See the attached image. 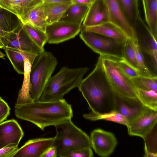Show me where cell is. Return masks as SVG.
<instances>
[{
  "label": "cell",
  "instance_id": "obj_31",
  "mask_svg": "<svg viewBox=\"0 0 157 157\" xmlns=\"http://www.w3.org/2000/svg\"><path fill=\"white\" fill-rule=\"evenodd\" d=\"M133 44L136 53L137 69L141 76L151 77L153 75L147 66L144 54L141 51L136 39L133 40Z\"/></svg>",
  "mask_w": 157,
  "mask_h": 157
},
{
  "label": "cell",
  "instance_id": "obj_10",
  "mask_svg": "<svg viewBox=\"0 0 157 157\" xmlns=\"http://www.w3.org/2000/svg\"><path fill=\"white\" fill-rule=\"evenodd\" d=\"M91 147L101 157H108L113 152L117 143L114 135L101 129L93 130L90 137Z\"/></svg>",
  "mask_w": 157,
  "mask_h": 157
},
{
  "label": "cell",
  "instance_id": "obj_24",
  "mask_svg": "<svg viewBox=\"0 0 157 157\" xmlns=\"http://www.w3.org/2000/svg\"><path fill=\"white\" fill-rule=\"evenodd\" d=\"M71 3H43L45 17L48 25L60 21Z\"/></svg>",
  "mask_w": 157,
  "mask_h": 157
},
{
  "label": "cell",
  "instance_id": "obj_20",
  "mask_svg": "<svg viewBox=\"0 0 157 157\" xmlns=\"http://www.w3.org/2000/svg\"><path fill=\"white\" fill-rule=\"evenodd\" d=\"M40 0H0V7L15 15L20 21L36 3Z\"/></svg>",
  "mask_w": 157,
  "mask_h": 157
},
{
  "label": "cell",
  "instance_id": "obj_21",
  "mask_svg": "<svg viewBox=\"0 0 157 157\" xmlns=\"http://www.w3.org/2000/svg\"><path fill=\"white\" fill-rule=\"evenodd\" d=\"M82 26L86 31L111 38L122 43H124L128 38L121 30L109 22L89 27Z\"/></svg>",
  "mask_w": 157,
  "mask_h": 157
},
{
  "label": "cell",
  "instance_id": "obj_42",
  "mask_svg": "<svg viewBox=\"0 0 157 157\" xmlns=\"http://www.w3.org/2000/svg\"><path fill=\"white\" fill-rule=\"evenodd\" d=\"M92 2L91 0H72V3L80 4L90 5Z\"/></svg>",
  "mask_w": 157,
  "mask_h": 157
},
{
  "label": "cell",
  "instance_id": "obj_32",
  "mask_svg": "<svg viewBox=\"0 0 157 157\" xmlns=\"http://www.w3.org/2000/svg\"><path fill=\"white\" fill-rule=\"evenodd\" d=\"M144 151L157 154V124L143 138Z\"/></svg>",
  "mask_w": 157,
  "mask_h": 157
},
{
  "label": "cell",
  "instance_id": "obj_9",
  "mask_svg": "<svg viewBox=\"0 0 157 157\" xmlns=\"http://www.w3.org/2000/svg\"><path fill=\"white\" fill-rule=\"evenodd\" d=\"M82 24L60 20L48 25L45 33L47 43L58 44L73 38L80 32Z\"/></svg>",
  "mask_w": 157,
  "mask_h": 157
},
{
  "label": "cell",
  "instance_id": "obj_34",
  "mask_svg": "<svg viewBox=\"0 0 157 157\" xmlns=\"http://www.w3.org/2000/svg\"><path fill=\"white\" fill-rule=\"evenodd\" d=\"M118 61L122 71L130 79L141 76L136 69L127 63L124 59H118Z\"/></svg>",
  "mask_w": 157,
  "mask_h": 157
},
{
  "label": "cell",
  "instance_id": "obj_39",
  "mask_svg": "<svg viewBox=\"0 0 157 157\" xmlns=\"http://www.w3.org/2000/svg\"><path fill=\"white\" fill-rule=\"evenodd\" d=\"M57 156V150L54 146H52L45 151L41 157H56Z\"/></svg>",
  "mask_w": 157,
  "mask_h": 157
},
{
  "label": "cell",
  "instance_id": "obj_12",
  "mask_svg": "<svg viewBox=\"0 0 157 157\" xmlns=\"http://www.w3.org/2000/svg\"><path fill=\"white\" fill-rule=\"evenodd\" d=\"M145 108L137 98L124 97L115 91L114 111L124 116L128 124L140 114Z\"/></svg>",
  "mask_w": 157,
  "mask_h": 157
},
{
  "label": "cell",
  "instance_id": "obj_14",
  "mask_svg": "<svg viewBox=\"0 0 157 157\" xmlns=\"http://www.w3.org/2000/svg\"><path fill=\"white\" fill-rule=\"evenodd\" d=\"M54 137L30 140L20 148L13 157H41L45 151L53 145Z\"/></svg>",
  "mask_w": 157,
  "mask_h": 157
},
{
  "label": "cell",
  "instance_id": "obj_3",
  "mask_svg": "<svg viewBox=\"0 0 157 157\" xmlns=\"http://www.w3.org/2000/svg\"><path fill=\"white\" fill-rule=\"evenodd\" d=\"M88 70L87 67L70 68L63 67L51 77L39 100L54 101L63 99L65 94L78 87Z\"/></svg>",
  "mask_w": 157,
  "mask_h": 157
},
{
  "label": "cell",
  "instance_id": "obj_28",
  "mask_svg": "<svg viewBox=\"0 0 157 157\" xmlns=\"http://www.w3.org/2000/svg\"><path fill=\"white\" fill-rule=\"evenodd\" d=\"M137 98L146 107L157 111V92L136 89Z\"/></svg>",
  "mask_w": 157,
  "mask_h": 157
},
{
  "label": "cell",
  "instance_id": "obj_17",
  "mask_svg": "<svg viewBox=\"0 0 157 157\" xmlns=\"http://www.w3.org/2000/svg\"><path fill=\"white\" fill-rule=\"evenodd\" d=\"M108 22V12L104 0H94L90 5L82 25L89 27Z\"/></svg>",
  "mask_w": 157,
  "mask_h": 157
},
{
  "label": "cell",
  "instance_id": "obj_18",
  "mask_svg": "<svg viewBox=\"0 0 157 157\" xmlns=\"http://www.w3.org/2000/svg\"><path fill=\"white\" fill-rule=\"evenodd\" d=\"M21 25H27L45 32L46 21L43 2L40 1L32 6L20 21Z\"/></svg>",
  "mask_w": 157,
  "mask_h": 157
},
{
  "label": "cell",
  "instance_id": "obj_36",
  "mask_svg": "<svg viewBox=\"0 0 157 157\" xmlns=\"http://www.w3.org/2000/svg\"><path fill=\"white\" fill-rule=\"evenodd\" d=\"M0 27L5 30L10 32L15 31L18 28V26L14 25L12 23L10 18L7 15L0 12Z\"/></svg>",
  "mask_w": 157,
  "mask_h": 157
},
{
  "label": "cell",
  "instance_id": "obj_37",
  "mask_svg": "<svg viewBox=\"0 0 157 157\" xmlns=\"http://www.w3.org/2000/svg\"><path fill=\"white\" fill-rule=\"evenodd\" d=\"M18 145L10 144L0 149V157H13L18 149Z\"/></svg>",
  "mask_w": 157,
  "mask_h": 157
},
{
  "label": "cell",
  "instance_id": "obj_41",
  "mask_svg": "<svg viewBox=\"0 0 157 157\" xmlns=\"http://www.w3.org/2000/svg\"><path fill=\"white\" fill-rule=\"evenodd\" d=\"M72 0H46L43 2L44 3H72Z\"/></svg>",
  "mask_w": 157,
  "mask_h": 157
},
{
  "label": "cell",
  "instance_id": "obj_43",
  "mask_svg": "<svg viewBox=\"0 0 157 157\" xmlns=\"http://www.w3.org/2000/svg\"><path fill=\"white\" fill-rule=\"evenodd\" d=\"M5 44L2 40L0 39V48H3L5 47Z\"/></svg>",
  "mask_w": 157,
  "mask_h": 157
},
{
  "label": "cell",
  "instance_id": "obj_25",
  "mask_svg": "<svg viewBox=\"0 0 157 157\" xmlns=\"http://www.w3.org/2000/svg\"><path fill=\"white\" fill-rule=\"evenodd\" d=\"M90 5L71 3L60 20L82 24Z\"/></svg>",
  "mask_w": 157,
  "mask_h": 157
},
{
  "label": "cell",
  "instance_id": "obj_45",
  "mask_svg": "<svg viewBox=\"0 0 157 157\" xmlns=\"http://www.w3.org/2000/svg\"><path fill=\"white\" fill-rule=\"evenodd\" d=\"M41 1H42L43 2H44L46 1V0H40Z\"/></svg>",
  "mask_w": 157,
  "mask_h": 157
},
{
  "label": "cell",
  "instance_id": "obj_7",
  "mask_svg": "<svg viewBox=\"0 0 157 157\" xmlns=\"http://www.w3.org/2000/svg\"><path fill=\"white\" fill-rule=\"evenodd\" d=\"M118 60L116 58L103 56V66L114 90L124 97L137 98L131 79L122 71Z\"/></svg>",
  "mask_w": 157,
  "mask_h": 157
},
{
  "label": "cell",
  "instance_id": "obj_1",
  "mask_svg": "<svg viewBox=\"0 0 157 157\" xmlns=\"http://www.w3.org/2000/svg\"><path fill=\"white\" fill-rule=\"evenodd\" d=\"M100 55L93 71L82 79L78 87L91 110L103 114L114 111L115 91L105 70Z\"/></svg>",
  "mask_w": 157,
  "mask_h": 157
},
{
  "label": "cell",
  "instance_id": "obj_23",
  "mask_svg": "<svg viewBox=\"0 0 157 157\" xmlns=\"http://www.w3.org/2000/svg\"><path fill=\"white\" fill-rule=\"evenodd\" d=\"M147 26L155 37L157 38V0H142Z\"/></svg>",
  "mask_w": 157,
  "mask_h": 157
},
{
  "label": "cell",
  "instance_id": "obj_8",
  "mask_svg": "<svg viewBox=\"0 0 157 157\" xmlns=\"http://www.w3.org/2000/svg\"><path fill=\"white\" fill-rule=\"evenodd\" d=\"M136 38L143 53L149 57L152 66L156 72L157 69V39L147 26L139 16L133 27Z\"/></svg>",
  "mask_w": 157,
  "mask_h": 157
},
{
  "label": "cell",
  "instance_id": "obj_2",
  "mask_svg": "<svg viewBox=\"0 0 157 157\" xmlns=\"http://www.w3.org/2000/svg\"><path fill=\"white\" fill-rule=\"evenodd\" d=\"M15 114L18 119L30 122L44 131L45 128L55 126L71 119L73 112L71 105L64 99L54 101L39 100L15 105Z\"/></svg>",
  "mask_w": 157,
  "mask_h": 157
},
{
  "label": "cell",
  "instance_id": "obj_15",
  "mask_svg": "<svg viewBox=\"0 0 157 157\" xmlns=\"http://www.w3.org/2000/svg\"><path fill=\"white\" fill-rule=\"evenodd\" d=\"M24 135L21 127L14 119L0 123V149L10 144L18 145Z\"/></svg>",
  "mask_w": 157,
  "mask_h": 157
},
{
  "label": "cell",
  "instance_id": "obj_16",
  "mask_svg": "<svg viewBox=\"0 0 157 157\" xmlns=\"http://www.w3.org/2000/svg\"><path fill=\"white\" fill-rule=\"evenodd\" d=\"M17 30L4 43L5 46L38 54L44 51L32 40L21 27Z\"/></svg>",
  "mask_w": 157,
  "mask_h": 157
},
{
  "label": "cell",
  "instance_id": "obj_47",
  "mask_svg": "<svg viewBox=\"0 0 157 157\" xmlns=\"http://www.w3.org/2000/svg\"><path fill=\"white\" fill-rule=\"evenodd\" d=\"M92 2H93L94 0H91Z\"/></svg>",
  "mask_w": 157,
  "mask_h": 157
},
{
  "label": "cell",
  "instance_id": "obj_44",
  "mask_svg": "<svg viewBox=\"0 0 157 157\" xmlns=\"http://www.w3.org/2000/svg\"><path fill=\"white\" fill-rule=\"evenodd\" d=\"M5 56V55L2 53L0 50V58L5 59L4 58Z\"/></svg>",
  "mask_w": 157,
  "mask_h": 157
},
{
  "label": "cell",
  "instance_id": "obj_40",
  "mask_svg": "<svg viewBox=\"0 0 157 157\" xmlns=\"http://www.w3.org/2000/svg\"><path fill=\"white\" fill-rule=\"evenodd\" d=\"M15 31H7L4 30L0 27V39L4 44L11 35Z\"/></svg>",
  "mask_w": 157,
  "mask_h": 157
},
{
  "label": "cell",
  "instance_id": "obj_38",
  "mask_svg": "<svg viewBox=\"0 0 157 157\" xmlns=\"http://www.w3.org/2000/svg\"><path fill=\"white\" fill-rule=\"evenodd\" d=\"M10 110L7 103L0 97V123L6 119L10 114Z\"/></svg>",
  "mask_w": 157,
  "mask_h": 157
},
{
  "label": "cell",
  "instance_id": "obj_35",
  "mask_svg": "<svg viewBox=\"0 0 157 157\" xmlns=\"http://www.w3.org/2000/svg\"><path fill=\"white\" fill-rule=\"evenodd\" d=\"M93 153L91 147L74 150L62 154L61 157H92Z\"/></svg>",
  "mask_w": 157,
  "mask_h": 157
},
{
  "label": "cell",
  "instance_id": "obj_4",
  "mask_svg": "<svg viewBox=\"0 0 157 157\" xmlns=\"http://www.w3.org/2000/svg\"><path fill=\"white\" fill-rule=\"evenodd\" d=\"M55 127L56 135L52 146L56 148L58 156L71 150L91 147L90 137L76 126L71 119Z\"/></svg>",
  "mask_w": 157,
  "mask_h": 157
},
{
  "label": "cell",
  "instance_id": "obj_5",
  "mask_svg": "<svg viewBox=\"0 0 157 157\" xmlns=\"http://www.w3.org/2000/svg\"><path fill=\"white\" fill-rule=\"evenodd\" d=\"M57 64L56 58L49 52L44 51L35 58L30 74V94L33 101L40 99Z\"/></svg>",
  "mask_w": 157,
  "mask_h": 157
},
{
  "label": "cell",
  "instance_id": "obj_13",
  "mask_svg": "<svg viewBox=\"0 0 157 157\" xmlns=\"http://www.w3.org/2000/svg\"><path fill=\"white\" fill-rule=\"evenodd\" d=\"M107 9L109 21L121 30L128 37L136 40L133 29L126 18L118 0H104Z\"/></svg>",
  "mask_w": 157,
  "mask_h": 157
},
{
  "label": "cell",
  "instance_id": "obj_29",
  "mask_svg": "<svg viewBox=\"0 0 157 157\" xmlns=\"http://www.w3.org/2000/svg\"><path fill=\"white\" fill-rule=\"evenodd\" d=\"M135 89L157 92V77L156 75L148 77L140 76L131 79Z\"/></svg>",
  "mask_w": 157,
  "mask_h": 157
},
{
  "label": "cell",
  "instance_id": "obj_27",
  "mask_svg": "<svg viewBox=\"0 0 157 157\" xmlns=\"http://www.w3.org/2000/svg\"><path fill=\"white\" fill-rule=\"evenodd\" d=\"M83 117L86 119L95 121L100 120L113 122L127 126L128 122L123 115L115 111L103 114H97L91 113L85 114Z\"/></svg>",
  "mask_w": 157,
  "mask_h": 157
},
{
  "label": "cell",
  "instance_id": "obj_33",
  "mask_svg": "<svg viewBox=\"0 0 157 157\" xmlns=\"http://www.w3.org/2000/svg\"><path fill=\"white\" fill-rule=\"evenodd\" d=\"M123 56L127 63L137 70L133 40L128 37L124 43Z\"/></svg>",
  "mask_w": 157,
  "mask_h": 157
},
{
  "label": "cell",
  "instance_id": "obj_26",
  "mask_svg": "<svg viewBox=\"0 0 157 157\" xmlns=\"http://www.w3.org/2000/svg\"><path fill=\"white\" fill-rule=\"evenodd\" d=\"M124 14L133 28L139 16L138 0H118Z\"/></svg>",
  "mask_w": 157,
  "mask_h": 157
},
{
  "label": "cell",
  "instance_id": "obj_6",
  "mask_svg": "<svg viewBox=\"0 0 157 157\" xmlns=\"http://www.w3.org/2000/svg\"><path fill=\"white\" fill-rule=\"evenodd\" d=\"M79 36L88 47L100 55L124 59L123 51L125 42L86 31L82 25Z\"/></svg>",
  "mask_w": 157,
  "mask_h": 157
},
{
  "label": "cell",
  "instance_id": "obj_22",
  "mask_svg": "<svg viewBox=\"0 0 157 157\" xmlns=\"http://www.w3.org/2000/svg\"><path fill=\"white\" fill-rule=\"evenodd\" d=\"M33 61L26 58L24 61V77L22 86L20 90L16 104H23L34 101L30 94V74Z\"/></svg>",
  "mask_w": 157,
  "mask_h": 157
},
{
  "label": "cell",
  "instance_id": "obj_11",
  "mask_svg": "<svg viewBox=\"0 0 157 157\" xmlns=\"http://www.w3.org/2000/svg\"><path fill=\"white\" fill-rule=\"evenodd\" d=\"M157 124V111L146 107L142 113L127 126L128 133L143 138Z\"/></svg>",
  "mask_w": 157,
  "mask_h": 157
},
{
  "label": "cell",
  "instance_id": "obj_30",
  "mask_svg": "<svg viewBox=\"0 0 157 157\" xmlns=\"http://www.w3.org/2000/svg\"><path fill=\"white\" fill-rule=\"evenodd\" d=\"M21 27L38 46L44 48L48 40V37L45 32L27 25H21Z\"/></svg>",
  "mask_w": 157,
  "mask_h": 157
},
{
  "label": "cell",
  "instance_id": "obj_19",
  "mask_svg": "<svg viewBox=\"0 0 157 157\" xmlns=\"http://www.w3.org/2000/svg\"><path fill=\"white\" fill-rule=\"evenodd\" d=\"M3 48L14 69L21 75L24 74L25 59L27 58L33 62L38 55L6 46Z\"/></svg>",
  "mask_w": 157,
  "mask_h": 157
},
{
  "label": "cell",
  "instance_id": "obj_46",
  "mask_svg": "<svg viewBox=\"0 0 157 157\" xmlns=\"http://www.w3.org/2000/svg\"><path fill=\"white\" fill-rule=\"evenodd\" d=\"M3 9H2L0 7V11H1Z\"/></svg>",
  "mask_w": 157,
  "mask_h": 157
}]
</instances>
